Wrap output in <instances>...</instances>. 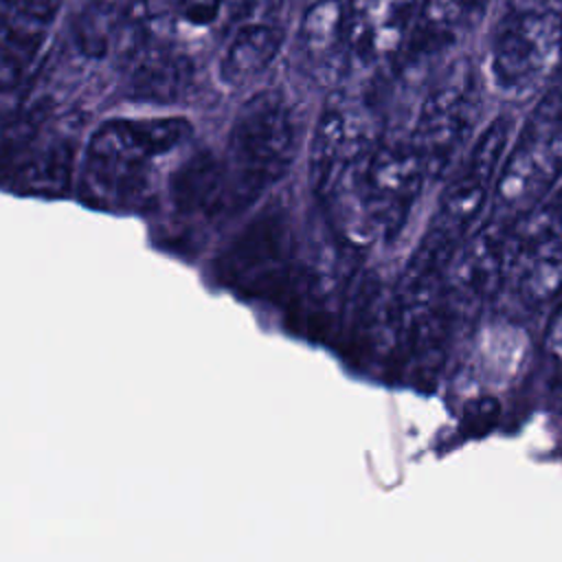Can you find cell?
I'll use <instances>...</instances> for the list:
<instances>
[{
	"instance_id": "cell-1",
	"label": "cell",
	"mask_w": 562,
	"mask_h": 562,
	"mask_svg": "<svg viewBox=\"0 0 562 562\" xmlns=\"http://www.w3.org/2000/svg\"><path fill=\"white\" fill-rule=\"evenodd\" d=\"M189 136L191 125L180 116L105 121L81 154V198L101 209L147 206L158 158L176 151Z\"/></svg>"
},
{
	"instance_id": "cell-2",
	"label": "cell",
	"mask_w": 562,
	"mask_h": 562,
	"mask_svg": "<svg viewBox=\"0 0 562 562\" xmlns=\"http://www.w3.org/2000/svg\"><path fill=\"white\" fill-rule=\"evenodd\" d=\"M299 119L281 90L252 94L237 112L226 143L228 211L248 206L268 187L277 184L294 162Z\"/></svg>"
},
{
	"instance_id": "cell-3",
	"label": "cell",
	"mask_w": 562,
	"mask_h": 562,
	"mask_svg": "<svg viewBox=\"0 0 562 562\" xmlns=\"http://www.w3.org/2000/svg\"><path fill=\"white\" fill-rule=\"evenodd\" d=\"M562 176V75L547 86L501 165L492 189L490 222L514 226L542 204Z\"/></svg>"
},
{
	"instance_id": "cell-4",
	"label": "cell",
	"mask_w": 562,
	"mask_h": 562,
	"mask_svg": "<svg viewBox=\"0 0 562 562\" xmlns=\"http://www.w3.org/2000/svg\"><path fill=\"white\" fill-rule=\"evenodd\" d=\"M562 75V0H505L490 40V77L509 97Z\"/></svg>"
},
{
	"instance_id": "cell-5",
	"label": "cell",
	"mask_w": 562,
	"mask_h": 562,
	"mask_svg": "<svg viewBox=\"0 0 562 562\" xmlns=\"http://www.w3.org/2000/svg\"><path fill=\"white\" fill-rule=\"evenodd\" d=\"M479 105V77L468 59L454 61L424 97L408 140L419 151L430 178L448 171L452 158L472 134Z\"/></svg>"
},
{
	"instance_id": "cell-6",
	"label": "cell",
	"mask_w": 562,
	"mask_h": 562,
	"mask_svg": "<svg viewBox=\"0 0 562 562\" xmlns=\"http://www.w3.org/2000/svg\"><path fill=\"white\" fill-rule=\"evenodd\" d=\"M77 140L40 116L18 123L0 145V182L26 195H66L79 158Z\"/></svg>"
},
{
	"instance_id": "cell-7",
	"label": "cell",
	"mask_w": 562,
	"mask_h": 562,
	"mask_svg": "<svg viewBox=\"0 0 562 562\" xmlns=\"http://www.w3.org/2000/svg\"><path fill=\"white\" fill-rule=\"evenodd\" d=\"M509 134L512 119L507 116L494 119L479 134L457 176L441 193L437 217L430 226L424 255L443 252L479 217L487 198H492L494 180L501 169V158L509 143Z\"/></svg>"
},
{
	"instance_id": "cell-8",
	"label": "cell",
	"mask_w": 562,
	"mask_h": 562,
	"mask_svg": "<svg viewBox=\"0 0 562 562\" xmlns=\"http://www.w3.org/2000/svg\"><path fill=\"white\" fill-rule=\"evenodd\" d=\"M382 140L378 123L367 105L334 94L321 112L310 147V176L318 195L349 169L360 165Z\"/></svg>"
},
{
	"instance_id": "cell-9",
	"label": "cell",
	"mask_w": 562,
	"mask_h": 562,
	"mask_svg": "<svg viewBox=\"0 0 562 562\" xmlns=\"http://www.w3.org/2000/svg\"><path fill=\"white\" fill-rule=\"evenodd\" d=\"M61 0H0V90L20 86L40 59Z\"/></svg>"
},
{
	"instance_id": "cell-10",
	"label": "cell",
	"mask_w": 562,
	"mask_h": 562,
	"mask_svg": "<svg viewBox=\"0 0 562 562\" xmlns=\"http://www.w3.org/2000/svg\"><path fill=\"white\" fill-rule=\"evenodd\" d=\"M419 0H351L347 7L349 50L364 64L402 55L415 29Z\"/></svg>"
},
{
	"instance_id": "cell-11",
	"label": "cell",
	"mask_w": 562,
	"mask_h": 562,
	"mask_svg": "<svg viewBox=\"0 0 562 562\" xmlns=\"http://www.w3.org/2000/svg\"><path fill=\"white\" fill-rule=\"evenodd\" d=\"M299 50L316 81H338L351 53L347 7L340 0H316L305 9L299 22Z\"/></svg>"
},
{
	"instance_id": "cell-12",
	"label": "cell",
	"mask_w": 562,
	"mask_h": 562,
	"mask_svg": "<svg viewBox=\"0 0 562 562\" xmlns=\"http://www.w3.org/2000/svg\"><path fill=\"white\" fill-rule=\"evenodd\" d=\"M173 209L187 217L217 220L228 211V173L224 158L195 149L178 165L169 182Z\"/></svg>"
},
{
	"instance_id": "cell-13",
	"label": "cell",
	"mask_w": 562,
	"mask_h": 562,
	"mask_svg": "<svg viewBox=\"0 0 562 562\" xmlns=\"http://www.w3.org/2000/svg\"><path fill=\"white\" fill-rule=\"evenodd\" d=\"M127 88L138 101L173 103L187 97L195 83L193 59L173 44L147 42V46L127 66Z\"/></svg>"
},
{
	"instance_id": "cell-14",
	"label": "cell",
	"mask_w": 562,
	"mask_h": 562,
	"mask_svg": "<svg viewBox=\"0 0 562 562\" xmlns=\"http://www.w3.org/2000/svg\"><path fill=\"white\" fill-rule=\"evenodd\" d=\"M487 4L490 0H419L415 29L402 57L419 59L450 46L481 22Z\"/></svg>"
},
{
	"instance_id": "cell-15",
	"label": "cell",
	"mask_w": 562,
	"mask_h": 562,
	"mask_svg": "<svg viewBox=\"0 0 562 562\" xmlns=\"http://www.w3.org/2000/svg\"><path fill=\"white\" fill-rule=\"evenodd\" d=\"M283 31L272 22H244L224 48L217 66L220 81L241 88L257 79L279 55Z\"/></svg>"
},
{
	"instance_id": "cell-16",
	"label": "cell",
	"mask_w": 562,
	"mask_h": 562,
	"mask_svg": "<svg viewBox=\"0 0 562 562\" xmlns=\"http://www.w3.org/2000/svg\"><path fill=\"white\" fill-rule=\"evenodd\" d=\"M125 18L127 4H119L114 0H90L75 20V42L79 50L92 59L114 55Z\"/></svg>"
},
{
	"instance_id": "cell-17",
	"label": "cell",
	"mask_w": 562,
	"mask_h": 562,
	"mask_svg": "<svg viewBox=\"0 0 562 562\" xmlns=\"http://www.w3.org/2000/svg\"><path fill=\"white\" fill-rule=\"evenodd\" d=\"M171 9L184 24L202 29L222 15L224 0H171Z\"/></svg>"
},
{
	"instance_id": "cell-18",
	"label": "cell",
	"mask_w": 562,
	"mask_h": 562,
	"mask_svg": "<svg viewBox=\"0 0 562 562\" xmlns=\"http://www.w3.org/2000/svg\"><path fill=\"white\" fill-rule=\"evenodd\" d=\"M547 353L558 369H562V310L555 314L547 331Z\"/></svg>"
},
{
	"instance_id": "cell-19",
	"label": "cell",
	"mask_w": 562,
	"mask_h": 562,
	"mask_svg": "<svg viewBox=\"0 0 562 562\" xmlns=\"http://www.w3.org/2000/svg\"><path fill=\"white\" fill-rule=\"evenodd\" d=\"M257 2L259 0H224L222 15L228 20V24L241 26V20H246L250 15V11Z\"/></svg>"
},
{
	"instance_id": "cell-20",
	"label": "cell",
	"mask_w": 562,
	"mask_h": 562,
	"mask_svg": "<svg viewBox=\"0 0 562 562\" xmlns=\"http://www.w3.org/2000/svg\"><path fill=\"white\" fill-rule=\"evenodd\" d=\"M558 200H560V204H562V195H560V198H558Z\"/></svg>"
}]
</instances>
